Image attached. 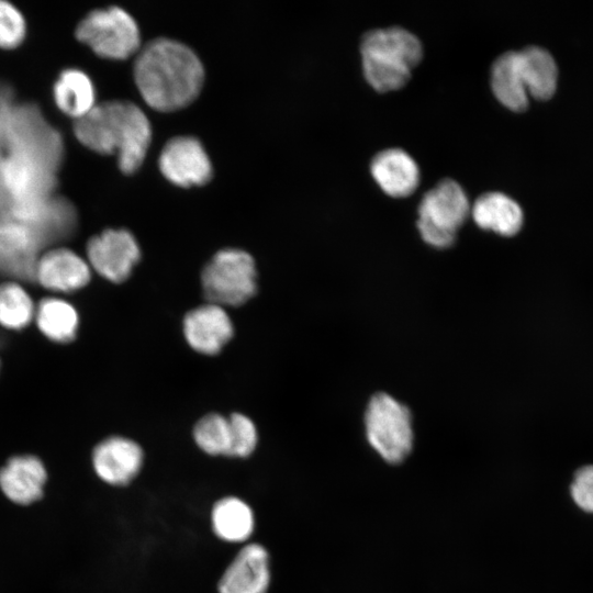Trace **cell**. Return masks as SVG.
<instances>
[{"instance_id":"52a82bcc","label":"cell","mask_w":593,"mask_h":593,"mask_svg":"<svg viewBox=\"0 0 593 593\" xmlns=\"http://www.w3.org/2000/svg\"><path fill=\"white\" fill-rule=\"evenodd\" d=\"M75 35L94 54L108 59H125L141 46L136 21L115 5L89 12L77 25Z\"/></svg>"},{"instance_id":"5b68a950","label":"cell","mask_w":593,"mask_h":593,"mask_svg":"<svg viewBox=\"0 0 593 593\" xmlns=\"http://www.w3.org/2000/svg\"><path fill=\"white\" fill-rule=\"evenodd\" d=\"M417 230L425 243L436 248L454 245L458 230L470 213V204L462 187L444 178L426 191L417 208Z\"/></svg>"},{"instance_id":"ffe728a7","label":"cell","mask_w":593,"mask_h":593,"mask_svg":"<svg viewBox=\"0 0 593 593\" xmlns=\"http://www.w3.org/2000/svg\"><path fill=\"white\" fill-rule=\"evenodd\" d=\"M517 53L527 92L540 100L550 98L556 90L558 78V67L552 55L537 45H528Z\"/></svg>"},{"instance_id":"83f0119b","label":"cell","mask_w":593,"mask_h":593,"mask_svg":"<svg viewBox=\"0 0 593 593\" xmlns=\"http://www.w3.org/2000/svg\"><path fill=\"white\" fill-rule=\"evenodd\" d=\"M571 495L580 508L593 513V466H585L577 471L571 484Z\"/></svg>"},{"instance_id":"6da1fadb","label":"cell","mask_w":593,"mask_h":593,"mask_svg":"<svg viewBox=\"0 0 593 593\" xmlns=\"http://www.w3.org/2000/svg\"><path fill=\"white\" fill-rule=\"evenodd\" d=\"M0 189L4 213H22L51 197L61 144L34 109L10 108L3 121Z\"/></svg>"},{"instance_id":"ac0fdd59","label":"cell","mask_w":593,"mask_h":593,"mask_svg":"<svg viewBox=\"0 0 593 593\" xmlns=\"http://www.w3.org/2000/svg\"><path fill=\"white\" fill-rule=\"evenodd\" d=\"M56 108L74 122L85 118L96 105V88L89 75L79 68L60 71L53 85Z\"/></svg>"},{"instance_id":"9a60e30c","label":"cell","mask_w":593,"mask_h":593,"mask_svg":"<svg viewBox=\"0 0 593 593\" xmlns=\"http://www.w3.org/2000/svg\"><path fill=\"white\" fill-rule=\"evenodd\" d=\"M270 583L269 556L259 544L243 547L219 582L220 593H266Z\"/></svg>"},{"instance_id":"7402d4cb","label":"cell","mask_w":593,"mask_h":593,"mask_svg":"<svg viewBox=\"0 0 593 593\" xmlns=\"http://www.w3.org/2000/svg\"><path fill=\"white\" fill-rule=\"evenodd\" d=\"M34 317L40 331L52 342L70 343L77 335L78 313L63 299H43L35 307Z\"/></svg>"},{"instance_id":"d6986e66","label":"cell","mask_w":593,"mask_h":593,"mask_svg":"<svg viewBox=\"0 0 593 593\" xmlns=\"http://www.w3.org/2000/svg\"><path fill=\"white\" fill-rule=\"evenodd\" d=\"M475 224L503 236H513L523 225L519 204L503 192L490 191L479 195L471 210Z\"/></svg>"},{"instance_id":"3957f363","label":"cell","mask_w":593,"mask_h":593,"mask_svg":"<svg viewBox=\"0 0 593 593\" xmlns=\"http://www.w3.org/2000/svg\"><path fill=\"white\" fill-rule=\"evenodd\" d=\"M77 139L100 154H116L120 169L136 171L145 159L152 138L150 123L143 110L125 100H110L97 105L74 122Z\"/></svg>"},{"instance_id":"603a6c76","label":"cell","mask_w":593,"mask_h":593,"mask_svg":"<svg viewBox=\"0 0 593 593\" xmlns=\"http://www.w3.org/2000/svg\"><path fill=\"white\" fill-rule=\"evenodd\" d=\"M212 526L217 537L231 542L244 541L254 530L250 507L237 497H225L212 510Z\"/></svg>"},{"instance_id":"4fadbf2b","label":"cell","mask_w":593,"mask_h":593,"mask_svg":"<svg viewBox=\"0 0 593 593\" xmlns=\"http://www.w3.org/2000/svg\"><path fill=\"white\" fill-rule=\"evenodd\" d=\"M90 278L88 261L66 247H54L41 253L34 268V280L58 292L79 290Z\"/></svg>"},{"instance_id":"e0dca14e","label":"cell","mask_w":593,"mask_h":593,"mask_svg":"<svg viewBox=\"0 0 593 593\" xmlns=\"http://www.w3.org/2000/svg\"><path fill=\"white\" fill-rule=\"evenodd\" d=\"M46 482V470L34 456H15L0 470V488L12 502L27 505L37 501Z\"/></svg>"},{"instance_id":"5bb4252c","label":"cell","mask_w":593,"mask_h":593,"mask_svg":"<svg viewBox=\"0 0 593 593\" xmlns=\"http://www.w3.org/2000/svg\"><path fill=\"white\" fill-rule=\"evenodd\" d=\"M144 454L134 440L112 436L99 443L92 452V465L98 477L113 485L130 483L139 472Z\"/></svg>"},{"instance_id":"7c38bea8","label":"cell","mask_w":593,"mask_h":593,"mask_svg":"<svg viewBox=\"0 0 593 593\" xmlns=\"http://www.w3.org/2000/svg\"><path fill=\"white\" fill-rule=\"evenodd\" d=\"M183 335L193 350L211 356L231 340L234 326L223 306L208 302L184 315Z\"/></svg>"},{"instance_id":"4316f807","label":"cell","mask_w":593,"mask_h":593,"mask_svg":"<svg viewBox=\"0 0 593 593\" xmlns=\"http://www.w3.org/2000/svg\"><path fill=\"white\" fill-rule=\"evenodd\" d=\"M231 446L228 456L245 458L255 450L258 435L254 422L244 414L233 413L230 417Z\"/></svg>"},{"instance_id":"8992f818","label":"cell","mask_w":593,"mask_h":593,"mask_svg":"<svg viewBox=\"0 0 593 593\" xmlns=\"http://www.w3.org/2000/svg\"><path fill=\"white\" fill-rule=\"evenodd\" d=\"M203 293L210 303L238 306L257 291V270L253 257L242 249L217 251L201 273Z\"/></svg>"},{"instance_id":"8fae6325","label":"cell","mask_w":593,"mask_h":593,"mask_svg":"<svg viewBox=\"0 0 593 593\" xmlns=\"http://www.w3.org/2000/svg\"><path fill=\"white\" fill-rule=\"evenodd\" d=\"M159 169L170 182L201 186L212 177V164L201 142L193 136L170 138L159 155Z\"/></svg>"},{"instance_id":"30bf717a","label":"cell","mask_w":593,"mask_h":593,"mask_svg":"<svg viewBox=\"0 0 593 593\" xmlns=\"http://www.w3.org/2000/svg\"><path fill=\"white\" fill-rule=\"evenodd\" d=\"M45 245L26 222L0 214V273L34 280V268Z\"/></svg>"},{"instance_id":"cb8c5ba5","label":"cell","mask_w":593,"mask_h":593,"mask_svg":"<svg viewBox=\"0 0 593 593\" xmlns=\"http://www.w3.org/2000/svg\"><path fill=\"white\" fill-rule=\"evenodd\" d=\"M35 315L29 293L16 282L0 284V325L9 329H22Z\"/></svg>"},{"instance_id":"484cf974","label":"cell","mask_w":593,"mask_h":593,"mask_svg":"<svg viewBox=\"0 0 593 593\" xmlns=\"http://www.w3.org/2000/svg\"><path fill=\"white\" fill-rule=\"evenodd\" d=\"M26 21L23 13L9 1L0 0V49L19 47L26 37Z\"/></svg>"},{"instance_id":"ba28073f","label":"cell","mask_w":593,"mask_h":593,"mask_svg":"<svg viewBox=\"0 0 593 593\" xmlns=\"http://www.w3.org/2000/svg\"><path fill=\"white\" fill-rule=\"evenodd\" d=\"M370 445L390 463L403 461L412 450L411 413L403 404L385 393L370 400L365 417Z\"/></svg>"},{"instance_id":"d4e9b609","label":"cell","mask_w":593,"mask_h":593,"mask_svg":"<svg viewBox=\"0 0 593 593\" xmlns=\"http://www.w3.org/2000/svg\"><path fill=\"white\" fill-rule=\"evenodd\" d=\"M193 438L198 447L205 454L228 456L231 446L228 417L217 413L204 415L194 425Z\"/></svg>"},{"instance_id":"7a4b0ae2","label":"cell","mask_w":593,"mask_h":593,"mask_svg":"<svg viewBox=\"0 0 593 593\" xmlns=\"http://www.w3.org/2000/svg\"><path fill=\"white\" fill-rule=\"evenodd\" d=\"M204 78L195 53L175 40L159 37L141 48L134 79L145 102L158 111H174L191 103Z\"/></svg>"},{"instance_id":"277c9868","label":"cell","mask_w":593,"mask_h":593,"mask_svg":"<svg viewBox=\"0 0 593 593\" xmlns=\"http://www.w3.org/2000/svg\"><path fill=\"white\" fill-rule=\"evenodd\" d=\"M359 49L363 76L378 92L404 87L423 58L418 37L399 25L368 30Z\"/></svg>"},{"instance_id":"2e32d148","label":"cell","mask_w":593,"mask_h":593,"mask_svg":"<svg viewBox=\"0 0 593 593\" xmlns=\"http://www.w3.org/2000/svg\"><path fill=\"white\" fill-rule=\"evenodd\" d=\"M370 172L389 195L404 198L419 183V169L415 160L402 148L378 152L370 161Z\"/></svg>"},{"instance_id":"44dd1931","label":"cell","mask_w":593,"mask_h":593,"mask_svg":"<svg viewBox=\"0 0 593 593\" xmlns=\"http://www.w3.org/2000/svg\"><path fill=\"white\" fill-rule=\"evenodd\" d=\"M491 88L495 98L515 112L526 110L527 90L524 85L517 51H507L499 55L491 66Z\"/></svg>"},{"instance_id":"9c48e42d","label":"cell","mask_w":593,"mask_h":593,"mask_svg":"<svg viewBox=\"0 0 593 593\" xmlns=\"http://www.w3.org/2000/svg\"><path fill=\"white\" fill-rule=\"evenodd\" d=\"M90 268L104 279L120 283L132 273L141 258L137 240L124 228H108L87 243Z\"/></svg>"}]
</instances>
